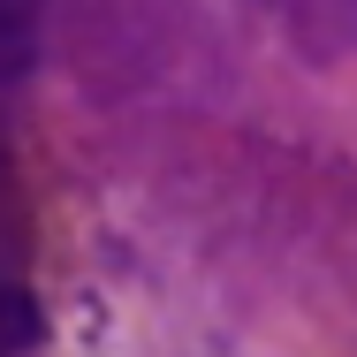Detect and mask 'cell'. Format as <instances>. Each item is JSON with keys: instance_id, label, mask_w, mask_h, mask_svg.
I'll return each mask as SVG.
<instances>
[{"instance_id": "6da1fadb", "label": "cell", "mask_w": 357, "mask_h": 357, "mask_svg": "<svg viewBox=\"0 0 357 357\" xmlns=\"http://www.w3.org/2000/svg\"><path fill=\"white\" fill-rule=\"evenodd\" d=\"M259 8L312 54H350L357 46V0H259Z\"/></svg>"}, {"instance_id": "7a4b0ae2", "label": "cell", "mask_w": 357, "mask_h": 357, "mask_svg": "<svg viewBox=\"0 0 357 357\" xmlns=\"http://www.w3.org/2000/svg\"><path fill=\"white\" fill-rule=\"evenodd\" d=\"M31 69V8L23 0H0V91Z\"/></svg>"}, {"instance_id": "3957f363", "label": "cell", "mask_w": 357, "mask_h": 357, "mask_svg": "<svg viewBox=\"0 0 357 357\" xmlns=\"http://www.w3.org/2000/svg\"><path fill=\"white\" fill-rule=\"evenodd\" d=\"M31 335H38V319H31V304H23L15 289L0 282V350H23Z\"/></svg>"}]
</instances>
